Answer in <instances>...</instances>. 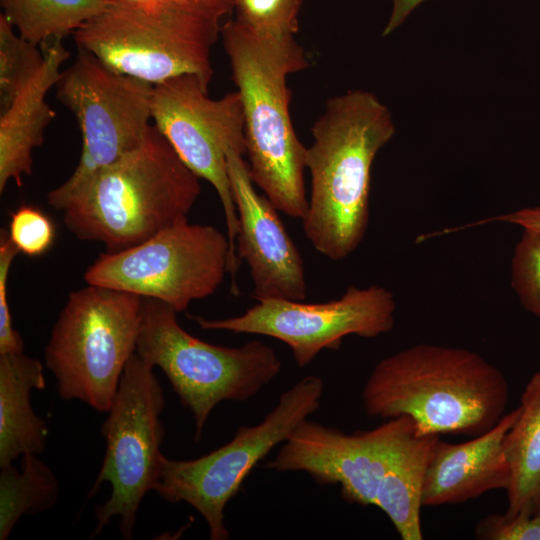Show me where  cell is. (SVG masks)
I'll use <instances>...</instances> for the list:
<instances>
[{
  "instance_id": "6da1fadb",
  "label": "cell",
  "mask_w": 540,
  "mask_h": 540,
  "mask_svg": "<svg viewBox=\"0 0 540 540\" xmlns=\"http://www.w3.org/2000/svg\"><path fill=\"white\" fill-rule=\"evenodd\" d=\"M438 438L418 436L407 415L349 434L306 419L266 467L337 484L347 502L381 509L402 540H422V485Z\"/></svg>"
},
{
  "instance_id": "7a4b0ae2",
  "label": "cell",
  "mask_w": 540,
  "mask_h": 540,
  "mask_svg": "<svg viewBox=\"0 0 540 540\" xmlns=\"http://www.w3.org/2000/svg\"><path fill=\"white\" fill-rule=\"evenodd\" d=\"M311 132L306 149L311 191L303 229L316 251L340 261L366 234L372 165L394 136L395 124L375 94L356 89L330 98Z\"/></svg>"
},
{
  "instance_id": "3957f363",
  "label": "cell",
  "mask_w": 540,
  "mask_h": 540,
  "mask_svg": "<svg viewBox=\"0 0 540 540\" xmlns=\"http://www.w3.org/2000/svg\"><path fill=\"white\" fill-rule=\"evenodd\" d=\"M508 396L504 374L478 353L425 343L380 360L361 393L368 417L407 415L418 436L483 434L504 416Z\"/></svg>"
},
{
  "instance_id": "277c9868",
  "label": "cell",
  "mask_w": 540,
  "mask_h": 540,
  "mask_svg": "<svg viewBox=\"0 0 540 540\" xmlns=\"http://www.w3.org/2000/svg\"><path fill=\"white\" fill-rule=\"evenodd\" d=\"M220 36L242 99L250 177L278 211L303 219L307 147L293 127L287 78L308 67L306 53L295 35L261 34L237 18Z\"/></svg>"
},
{
  "instance_id": "5b68a950",
  "label": "cell",
  "mask_w": 540,
  "mask_h": 540,
  "mask_svg": "<svg viewBox=\"0 0 540 540\" xmlns=\"http://www.w3.org/2000/svg\"><path fill=\"white\" fill-rule=\"evenodd\" d=\"M200 193V178L151 125L137 148L99 172L62 211L63 221L79 240L117 252L187 218Z\"/></svg>"
},
{
  "instance_id": "8992f818",
  "label": "cell",
  "mask_w": 540,
  "mask_h": 540,
  "mask_svg": "<svg viewBox=\"0 0 540 540\" xmlns=\"http://www.w3.org/2000/svg\"><path fill=\"white\" fill-rule=\"evenodd\" d=\"M232 0H110L72 35L110 69L152 85L183 74L209 85L211 48Z\"/></svg>"
},
{
  "instance_id": "52a82bcc",
  "label": "cell",
  "mask_w": 540,
  "mask_h": 540,
  "mask_svg": "<svg viewBox=\"0 0 540 540\" xmlns=\"http://www.w3.org/2000/svg\"><path fill=\"white\" fill-rule=\"evenodd\" d=\"M169 305L143 298L136 353L159 367L188 408L199 441L206 421L223 401H246L281 370L274 349L260 340L239 347L207 343L186 332Z\"/></svg>"
},
{
  "instance_id": "ba28073f",
  "label": "cell",
  "mask_w": 540,
  "mask_h": 540,
  "mask_svg": "<svg viewBox=\"0 0 540 540\" xmlns=\"http://www.w3.org/2000/svg\"><path fill=\"white\" fill-rule=\"evenodd\" d=\"M142 308V297L97 285L69 294L45 347L62 399L108 412L136 352Z\"/></svg>"
},
{
  "instance_id": "9c48e42d",
  "label": "cell",
  "mask_w": 540,
  "mask_h": 540,
  "mask_svg": "<svg viewBox=\"0 0 540 540\" xmlns=\"http://www.w3.org/2000/svg\"><path fill=\"white\" fill-rule=\"evenodd\" d=\"M56 98L75 116L82 136L72 175L47 195L63 211L104 168L137 148L151 126L153 85L116 72L79 49L55 84Z\"/></svg>"
},
{
  "instance_id": "30bf717a",
  "label": "cell",
  "mask_w": 540,
  "mask_h": 540,
  "mask_svg": "<svg viewBox=\"0 0 540 540\" xmlns=\"http://www.w3.org/2000/svg\"><path fill=\"white\" fill-rule=\"evenodd\" d=\"M232 266L228 237L187 218L132 247L105 252L87 268V284L129 292L185 311L213 295Z\"/></svg>"
},
{
  "instance_id": "8fae6325",
  "label": "cell",
  "mask_w": 540,
  "mask_h": 540,
  "mask_svg": "<svg viewBox=\"0 0 540 540\" xmlns=\"http://www.w3.org/2000/svg\"><path fill=\"white\" fill-rule=\"evenodd\" d=\"M323 380L308 375L278 399L264 420L254 426H240L225 445L187 461L165 457L154 486L170 503L186 502L205 519L212 540H226V504L239 491L251 470L320 406Z\"/></svg>"
},
{
  "instance_id": "7c38bea8",
  "label": "cell",
  "mask_w": 540,
  "mask_h": 540,
  "mask_svg": "<svg viewBox=\"0 0 540 540\" xmlns=\"http://www.w3.org/2000/svg\"><path fill=\"white\" fill-rule=\"evenodd\" d=\"M153 368L136 352L130 357L102 425L106 452L88 496L103 482L111 484L112 493L95 510L97 525L92 536L119 516L122 536L131 539L141 501L160 477L165 456L160 451L164 427L159 416L165 397Z\"/></svg>"
},
{
  "instance_id": "4fadbf2b",
  "label": "cell",
  "mask_w": 540,
  "mask_h": 540,
  "mask_svg": "<svg viewBox=\"0 0 540 540\" xmlns=\"http://www.w3.org/2000/svg\"><path fill=\"white\" fill-rule=\"evenodd\" d=\"M151 118L180 159L215 189L223 207L235 279L238 216L227 167V152L246 154L245 115L236 90L218 99L197 75L183 74L153 85Z\"/></svg>"
},
{
  "instance_id": "5bb4252c",
  "label": "cell",
  "mask_w": 540,
  "mask_h": 540,
  "mask_svg": "<svg viewBox=\"0 0 540 540\" xmlns=\"http://www.w3.org/2000/svg\"><path fill=\"white\" fill-rule=\"evenodd\" d=\"M395 310L392 292L371 285L349 286L339 299L324 303L268 298L239 316L207 319L190 315L189 318L205 330L258 334L280 340L303 368L322 350H338L346 336L375 338L391 331Z\"/></svg>"
},
{
  "instance_id": "9a60e30c",
  "label": "cell",
  "mask_w": 540,
  "mask_h": 540,
  "mask_svg": "<svg viewBox=\"0 0 540 540\" xmlns=\"http://www.w3.org/2000/svg\"><path fill=\"white\" fill-rule=\"evenodd\" d=\"M227 167L238 216L236 253L249 266L252 297L303 301L307 296L303 259L277 209L255 190L242 154L229 150Z\"/></svg>"
},
{
  "instance_id": "2e32d148",
  "label": "cell",
  "mask_w": 540,
  "mask_h": 540,
  "mask_svg": "<svg viewBox=\"0 0 540 540\" xmlns=\"http://www.w3.org/2000/svg\"><path fill=\"white\" fill-rule=\"evenodd\" d=\"M518 414L516 407L490 430L463 443L438 438L424 475L422 507L460 504L492 490H507L510 468L503 441Z\"/></svg>"
},
{
  "instance_id": "e0dca14e",
  "label": "cell",
  "mask_w": 540,
  "mask_h": 540,
  "mask_svg": "<svg viewBox=\"0 0 540 540\" xmlns=\"http://www.w3.org/2000/svg\"><path fill=\"white\" fill-rule=\"evenodd\" d=\"M63 39H49L40 44L44 55L41 70L13 104L0 116V191L9 181L22 186L24 175L32 172V150L44 141L46 127L56 114L46 102V95L55 86L62 64L69 52Z\"/></svg>"
},
{
  "instance_id": "ac0fdd59",
  "label": "cell",
  "mask_w": 540,
  "mask_h": 540,
  "mask_svg": "<svg viewBox=\"0 0 540 540\" xmlns=\"http://www.w3.org/2000/svg\"><path fill=\"white\" fill-rule=\"evenodd\" d=\"M45 386L39 360L24 352L0 355V467L45 449L47 426L30 402L31 390Z\"/></svg>"
},
{
  "instance_id": "d6986e66",
  "label": "cell",
  "mask_w": 540,
  "mask_h": 540,
  "mask_svg": "<svg viewBox=\"0 0 540 540\" xmlns=\"http://www.w3.org/2000/svg\"><path fill=\"white\" fill-rule=\"evenodd\" d=\"M518 407L503 441L510 468L504 514L510 517L540 513V370L526 383Z\"/></svg>"
},
{
  "instance_id": "ffe728a7",
  "label": "cell",
  "mask_w": 540,
  "mask_h": 540,
  "mask_svg": "<svg viewBox=\"0 0 540 540\" xmlns=\"http://www.w3.org/2000/svg\"><path fill=\"white\" fill-rule=\"evenodd\" d=\"M110 0H0L2 14L33 44L73 34Z\"/></svg>"
},
{
  "instance_id": "44dd1931",
  "label": "cell",
  "mask_w": 540,
  "mask_h": 540,
  "mask_svg": "<svg viewBox=\"0 0 540 540\" xmlns=\"http://www.w3.org/2000/svg\"><path fill=\"white\" fill-rule=\"evenodd\" d=\"M37 454L23 455L21 472L11 463L0 473V539L6 540L23 515L51 508L59 493L53 471Z\"/></svg>"
},
{
  "instance_id": "7402d4cb",
  "label": "cell",
  "mask_w": 540,
  "mask_h": 540,
  "mask_svg": "<svg viewBox=\"0 0 540 540\" xmlns=\"http://www.w3.org/2000/svg\"><path fill=\"white\" fill-rule=\"evenodd\" d=\"M0 14V110L4 113L41 70L44 55L38 45L14 32Z\"/></svg>"
},
{
  "instance_id": "603a6c76",
  "label": "cell",
  "mask_w": 540,
  "mask_h": 540,
  "mask_svg": "<svg viewBox=\"0 0 540 540\" xmlns=\"http://www.w3.org/2000/svg\"><path fill=\"white\" fill-rule=\"evenodd\" d=\"M304 0H233L239 21L266 35H295L298 14Z\"/></svg>"
},
{
  "instance_id": "cb8c5ba5",
  "label": "cell",
  "mask_w": 540,
  "mask_h": 540,
  "mask_svg": "<svg viewBox=\"0 0 540 540\" xmlns=\"http://www.w3.org/2000/svg\"><path fill=\"white\" fill-rule=\"evenodd\" d=\"M523 230L511 261V285L524 308L540 319V232Z\"/></svg>"
},
{
  "instance_id": "d4e9b609",
  "label": "cell",
  "mask_w": 540,
  "mask_h": 540,
  "mask_svg": "<svg viewBox=\"0 0 540 540\" xmlns=\"http://www.w3.org/2000/svg\"><path fill=\"white\" fill-rule=\"evenodd\" d=\"M55 232L53 221L37 207L22 205L10 214L8 236L26 256L45 254L54 243Z\"/></svg>"
},
{
  "instance_id": "484cf974",
  "label": "cell",
  "mask_w": 540,
  "mask_h": 540,
  "mask_svg": "<svg viewBox=\"0 0 540 540\" xmlns=\"http://www.w3.org/2000/svg\"><path fill=\"white\" fill-rule=\"evenodd\" d=\"M18 253L8 233L2 232L0 238V355L23 352L22 338L13 327L7 292L9 272Z\"/></svg>"
},
{
  "instance_id": "4316f807",
  "label": "cell",
  "mask_w": 540,
  "mask_h": 540,
  "mask_svg": "<svg viewBox=\"0 0 540 540\" xmlns=\"http://www.w3.org/2000/svg\"><path fill=\"white\" fill-rule=\"evenodd\" d=\"M475 538L479 540H540V513L524 516L490 514L478 521Z\"/></svg>"
},
{
  "instance_id": "83f0119b",
  "label": "cell",
  "mask_w": 540,
  "mask_h": 540,
  "mask_svg": "<svg viewBox=\"0 0 540 540\" xmlns=\"http://www.w3.org/2000/svg\"><path fill=\"white\" fill-rule=\"evenodd\" d=\"M495 222L515 224L522 227L523 229L540 232V205L535 207L523 208L511 213L500 214L473 223L445 229L442 230V233L448 234L451 232L466 230L475 226H481Z\"/></svg>"
},
{
  "instance_id": "f1b7e54d",
  "label": "cell",
  "mask_w": 540,
  "mask_h": 540,
  "mask_svg": "<svg viewBox=\"0 0 540 540\" xmlns=\"http://www.w3.org/2000/svg\"><path fill=\"white\" fill-rule=\"evenodd\" d=\"M130 1H146V0H130Z\"/></svg>"
},
{
  "instance_id": "f546056e",
  "label": "cell",
  "mask_w": 540,
  "mask_h": 540,
  "mask_svg": "<svg viewBox=\"0 0 540 540\" xmlns=\"http://www.w3.org/2000/svg\"><path fill=\"white\" fill-rule=\"evenodd\" d=\"M233 1V0H232Z\"/></svg>"
}]
</instances>
